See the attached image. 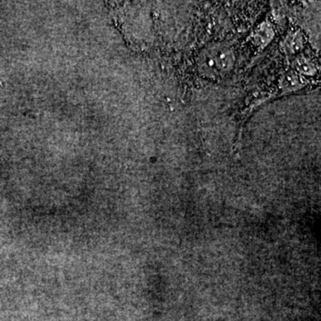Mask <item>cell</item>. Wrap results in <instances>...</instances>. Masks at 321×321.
I'll return each mask as SVG.
<instances>
[{
	"label": "cell",
	"mask_w": 321,
	"mask_h": 321,
	"mask_svg": "<svg viewBox=\"0 0 321 321\" xmlns=\"http://www.w3.org/2000/svg\"><path fill=\"white\" fill-rule=\"evenodd\" d=\"M273 36L274 32L272 28L270 27L269 24L265 23V24H263L261 28L259 29L258 32L255 35V39H256V42L258 43L260 46L264 47V46H266L267 44L270 42V40L272 39Z\"/></svg>",
	"instance_id": "cell-2"
},
{
	"label": "cell",
	"mask_w": 321,
	"mask_h": 321,
	"mask_svg": "<svg viewBox=\"0 0 321 321\" xmlns=\"http://www.w3.org/2000/svg\"><path fill=\"white\" fill-rule=\"evenodd\" d=\"M234 54L226 46L216 45L206 48L199 58L201 73L209 77H220L227 74L234 65Z\"/></svg>",
	"instance_id": "cell-1"
},
{
	"label": "cell",
	"mask_w": 321,
	"mask_h": 321,
	"mask_svg": "<svg viewBox=\"0 0 321 321\" xmlns=\"http://www.w3.org/2000/svg\"><path fill=\"white\" fill-rule=\"evenodd\" d=\"M299 67H300L299 69H300L301 71H302V73H304V74H311V72H312V70H313L312 64H311V63H309L308 61L303 60V59L301 61L300 64H299Z\"/></svg>",
	"instance_id": "cell-5"
},
{
	"label": "cell",
	"mask_w": 321,
	"mask_h": 321,
	"mask_svg": "<svg viewBox=\"0 0 321 321\" xmlns=\"http://www.w3.org/2000/svg\"><path fill=\"white\" fill-rule=\"evenodd\" d=\"M283 84H284V88L290 90V89L297 88L300 84V81H299V79H297V77H295L294 75H289L284 79Z\"/></svg>",
	"instance_id": "cell-3"
},
{
	"label": "cell",
	"mask_w": 321,
	"mask_h": 321,
	"mask_svg": "<svg viewBox=\"0 0 321 321\" xmlns=\"http://www.w3.org/2000/svg\"><path fill=\"white\" fill-rule=\"evenodd\" d=\"M302 43V41L301 39L300 36L296 34L294 37H292L291 40H290V48L297 51L298 49H300Z\"/></svg>",
	"instance_id": "cell-4"
}]
</instances>
